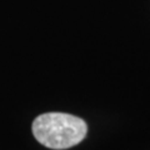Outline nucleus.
Wrapping results in <instances>:
<instances>
[{
    "label": "nucleus",
    "mask_w": 150,
    "mask_h": 150,
    "mask_svg": "<svg viewBox=\"0 0 150 150\" xmlns=\"http://www.w3.org/2000/svg\"><path fill=\"white\" fill-rule=\"evenodd\" d=\"M31 131L41 145L63 150L81 143L88 134V125L81 118L67 112H44L34 119Z\"/></svg>",
    "instance_id": "1"
}]
</instances>
